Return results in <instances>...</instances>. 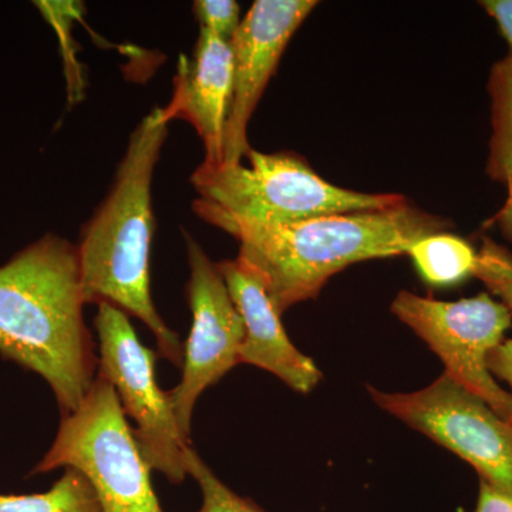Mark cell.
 <instances>
[{
	"mask_svg": "<svg viewBox=\"0 0 512 512\" xmlns=\"http://www.w3.org/2000/svg\"><path fill=\"white\" fill-rule=\"evenodd\" d=\"M390 309L440 357L447 376L510 421V393L488 369V357L511 328L512 315L503 303L488 293L446 302L402 291Z\"/></svg>",
	"mask_w": 512,
	"mask_h": 512,
	"instance_id": "cell-7",
	"label": "cell"
},
{
	"mask_svg": "<svg viewBox=\"0 0 512 512\" xmlns=\"http://www.w3.org/2000/svg\"><path fill=\"white\" fill-rule=\"evenodd\" d=\"M74 468L90 481L101 512H164L119 396L97 375L79 409L64 414L56 439L32 474Z\"/></svg>",
	"mask_w": 512,
	"mask_h": 512,
	"instance_id": "cell-5",
	"label": "cell"
},
{
	"mask_svg": "<svg viewBox=\"0 0 512 512\" xmlns=\"http://www.w3.org/2000/svg\"><path fill=\"white\" fill-rule=\"evenodd\" d=\"M407 255L423 281L433 286L460 284L476 271L477 252L466 239L448 232L420 239Z\"/></svg>",
	"mask_w": 512,
	"mask_h": 512,
	"instance_id": "cell-14",
	"label": "cell"
},
{
	"mask_svg": "<svg viewBox=\"0 0 512 512\" xmlns=\"http://www.w3.org/2000/svg\"><path fill=\"white\" fill-rule=\"evenodd\" d=\"M451 227L446 218L407 201L387 210L325 215L275 227L244 225L228 234L238 241V258L262 279L282 315L315 299L349 265L407 255L420 239Z\"/></svg>",
	"mask_w": 512,
	"mask_h": 512,
	"instance_id": "cell-3",
	"label": "cell"
},
{
	"mask_svg": "<svg viewBox=\"0 0 512 512\" xmlns=\"http://www.w3.org/2000/svg\"><path fill=\"white\" fill-rule=\"evenodd\" d=\"M201 32L231 42L239 28V5L234 0H197L192 5Z\"/></svg>",
	"mask_w": 512,
	"mask_h": 512,
	"instance_id": "cell-18",
	"label": "cell"
},
{
	"mask_svg": "<svg viewBox=\"0 0 512 512\" xmlns=\"http://www.w3.org/2000/svg\"><path fill=\"white\" fill-rule=\"evenodd\" d=\"M480 6L495 20L512 50V0H483Z\"/></svg>",
	"mask_w": 512,
	"mask_h": 512,
	"instance_id": "cell-21",
	"label": "cell"
},
{
	"mask_svg": "<svg viewBox=\"0 0 512 512\" xmlns=\"http://www.w3.org/2000/svg\"><path fill=\"white\" fill-rule=\"evenodd\" d=\"M493 134L488 154V177L505 184L507 200L503 208L485 222V228L497 227L512 245V50L491 67L488 77Z\"/></svg>",
	"mask_w": 512,
	"mask_h": 512,
	"instance_id": "cell-13",
	"label": "cell"
},
{
	"mask_svg": "<svg viewBox=\"0 0 512 512\" xmlns=\"http://www.w3.org/2000/svg\"><path fill=\"white\" fill-rule=\"evenodd\" d=\"M99 338V370L116 390L126 417L151 470L160 471L173 484L187 478L184 453L191 446L178 426L167 392L156 379L157 355L138 339L126 313L101 303L94 319Z\"/></svg>",
	"mask_w": 512,
	"mask_h": 512,
	"instance_id": "cell-6",
	"label": "cell"
},
{
	"mask_svg": "<svg viewBox=\"0 0 512 512\" xmlns=\"http://www.w3.org/2000/svg\"><path fill=\"white\" fill-rule=\"evenodd\" d=\"M184 238L190 265L187 296L192 323L184 345L183 376L167 393L181 433L191 441L195 403L208 387L239 365L245 328L217 264L187 231Z\"/></svg>",
	"mask_w": 512,
	"mask_h": 512,
	"instance_id": "cell-9",
	"label": "cell"
},
{
	"mask_svg": "<svg viewBox=\"0 0 512 512\" xmlns=\"http://www.w3.org/2000/svg\"><path fill=\"white\" fill-rule=\"evenodd\" d=\"M184 461L188 476L200 485L202 505L198 512H265L222 483L191 446L185 448Z\"/></svg>",
	"mask_w": 512,
	"mask_h": 512,
	"instance_id": "cell-16",
	"label": "cell"
},
{
	"mask_svg": "<svg viewBox=\"0 0 512 512\" xmlns=\"http://www.w3.org/2000/svg\"><path fill=\"white\" fill-rule=\"evenodd\" d=\"M316 6V0H256L239 23L229 42L234 57V96L225 128L222 164H241L247 157L252 114L289 40Z\"/></svg>",
	"mask_w": 512,
	"mask_h": 512,
	"instance_id": "cell-10",
	"label": "cell"
},
{
	"mask_svg": "<svg viewBox=\"0 0 512 512\" xmlns=\"http://www.w3.org/2000/svg\"><path fill=\"white\" fill-rule=\"evenodd\" d=\"M474 278L480 279L512 315V254L494 239L484 237Z\"/></svg>",
	"mask_w": 512,
	"mask_h": 512,
	"instance_id": "cell-17",
	"label": "cell"
},
{
	"mask_svg": "<svg viewBox=\"0 0 512 512\" xmlns=\"http://www.w3.org/2000/svg\"><path fill=\"white\" fill-rule=\"evenodd\" d=\"M234 96L231 43L201 32L192 55H181L173 99L163 107L165 119L190 123L205 148V165L224 160L225 128Z\"/></svg>",
	"mask_w": 512,
	"mask_h": 512,
	"instance_id": "cell-12",
	"label": "cell"
},
{
	"mask_svg": "<svg viewBox=\"0 0 512 512\" xmlns=\"http://www.w3.org/2000/svg\"><path fill=\"white\" fill-rule=\"evenodd\" d=\"M249 165L201 164L191 183L198 198L195 214L208 224L228 232L244 225L295 224V222L349 214L387 210L406 204L394 192L367 194L338 187L323 180L308 161L295 153L248 151Z\"/></svg>",
	"mask_w": 512,
	"mask_h": 512,
	"instance_id": "cell-4",
	"label": "cell"
},
{
	"mask_svg": "<svg viewBox=\"0 0 512 512\" xmlns=\"http://www.w3.org/2000/svg\"><path fill=\"white\" fill-rule=\"evenodd\" d=\"M217 268L244 322L239 363L261 367L295 392L311 393L322 380V372L289 339L262 279L238 256L225 259Z\"/></svg>",
	"mask_w": 512,
	"mask_h": 512,
	"instance_id": "cell-11",
	"label": "cell"
},
{
	"mask_svg": "<svg viewBox=\"0 0 512 512\" xmlns=\"http://www.w3.org/2000/svg\"><path fill=\"white\" fill-rule=\"evenodd\" d=\"M473 512H512V494L480 480V493Z\"/></svg>",
	"mask_w": 512,
	"mask_h": 512,
	"instance_id": "cell-20",
	"label": "cell"
},
{
	"mask_svg": "<svg viewBox=\"0 0 512 512\" xmlns=\"http://www.w3.org/2000/svg\"><path fill=\"white\" fill-rule=\"evenodd\" d=\"M367 390L384 412L463 458L480 480L512 494V424L483 399L446 373L417 392Z\"/></svg>",
	"mask_w": 512,
	"mask_h": 512,
	"instance_id": "cell-8",
	"label": "cell"
},
{
	"mask_svg": "<svg viewBox=\"0 0 512 512\" xmlns=\"http://www.w3.org/2000/svg\"><path fill=\"white\" fill-rule=\"evenodd\" d=\"M84 305L67 239L47 234L0 266V353L42 376L63 416L79 409L99 369Z\"/></svg>",
	"mask_w": 512,
	"mask_h": 512,
	"instance_id": "cell-1",
	"label": "cell"
},
{
	"mask_svg": "<svg viewBox=\"0 0 512 512\" xmlns=\"http://www.w3.org/2000/svg\"><path fill=\"white\" fill-rule=\"evenodd\" d=\"M168 124L157 107L131 133L109 195L83 229L77 245L84 302L109 303L140 319L157 340L158 353L183 365L184 346L165 325L151 298L150 252L154 234V170Z\"/></svg>",
	"mask_w": 512,
	"mask_h": 512,
	"instance_id": "cell-2",
	"label": "cell"
},
{
	"mask_svg": "<svg viewBox=\"0 0 512 512\" xmlns=\"http://www.w3.org/2000/svg\"><path fill=\"white\" fill-rule=\"evenodd\" d=\"M488 369H490L491 375L503 380L510 387L508 393L511 397L510 423L512 424V339L504 340L497 349L493 350L488 357Z\"/></svg>",
	"mask_w": 512,
	"mask_h": 512,
	"instance_id": "cell-19",
	"label": "cell"
},
{
	"mask_svg": "<svg viewBox=\"0 0 512 512\" xmlns=\"http://www.w3.org/2000/svg\"><path fill=\"white\" fill-rule=\"evenodd\" d=\"M0 512H101V507L90 481L80 471L66 468L46 493L0 494Z\"/></svg>",
	"mask_w": 512,
	"mask_h": 512,
	"instance_id": "cell-15",
	"label": "cell"
}]
</instances>
